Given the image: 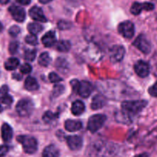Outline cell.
Instances as JSON below:
<instances>
[{
	"label": "cell",
	"instance_id": "6da1fadb",
	"mask_svg": "<svg viewBox=\"0 0 157 157\" xmlns=\"http://www.w3.org/2000/svg\"><path fill=\"white\" fill-rule=\"evenodd\" d=\"M147 105V101L144 100L127 101L121 104V110L123 114L128 117H133L140 113L143 109Z\"/></svg>",
	"mask_w": 157,
	"mask_h": 157
},
{
	"label": "cell",
	"instance_id": "7a4b0ae2",
	"mask_svg": "<svg viewBox=\"0 0 157 157\" xmlns=\"http://www.w3.org/2000/svg\"><path fill=\"white\" fill-rule=\"evenodd\" d=\"M17 141L22 145L23 150L28 154H33L38 150V142L33 136H18Z\"/></svg>",
	"mask_w": 157,
	"mask_h": 157
},
{
	"label": "cell",
	"instance_id": "3957f363",
	"mask_svg": "<svg viewBox=\"0 0 157 157\" xmlns=\"http://www.w3.org/2000/svg\"><path fill=\"white\" fill-rule=\"evenodd\" d=\"M107 117L104 114H95L90 117L87 122V129L91 133H96L105 123Z\"/></svg>",
	"mask_w": 157,
	"mask_h": 157
},
{
	"label": "cell",
	"instance_id": "277c9868",
	"mask_svg": "<svg viewBox=\"0 0 157 157\" xmlns=\"http://www.w3.org/2000/svg\"><path fill=\"white\" fill-rule=\"evenodd\" d=\"M16 111L20 117H29L34 110V104L29 99H21L16 104Z\"/></svg>",
	"mask_w": 157,
	"mask_h": 157
},
{
	"label": "cell",
	"instance_id": "5b68a950",
	"mask_svg": "<svg viewBox=\"0 0 157 157\" xmlns=\"http://www.w3.org/2000/svg\"><path fill=\"white\" fill-rule=\"evenodd\" d=\"M133 45L144 54H149L151 52V43L144 35H140L133 42Z\"/></svg>",
	"mask_w": 157,
	"mask_h": 157
},
{
	"label": "cell",
	"instance_id": "8992f818",
	"mask_svg": "<svg viewBox=\"0 0 157 157\" xmlns=\"http://www.w3.org/2000/svg\"><path fill=\"white\" fill-rule=\"evenodd\" d=\"M118 32L126 38H132L134 35V25L130 21H125L118 25Z\"/></svg>",
	"mask_w": 157,
	"mask_h": 157
},
{
	"label": "cell",
	"instance_id": "52a82bcc",
	"mask_svg": "<svg viewBox=\"0 0 157 157\" xmlns=\"http://www.w3.org/2000/svg\"><path fill=\"white\" fill-rule=\"evenodd\" d=\"M125 55V49L121 45H113L109 51V58L113 63L122 61Z\"/></svg>",
	"mask_w": 157,
	"mask_h": 157
},
{
	"label": "cell",
	"instance_id": "ba28073f",
	"mask_svg": "<svg viewBox=\"0 0 157 157\" xmlns=\"http://www.w3.org/2000/svg\"><path fill=\"white\" fill-rule=\"evenodd\" d=\"M155 6L151 2H134L130 8V12L133 15H137L142 12L143 10L151 11L154 9Z\"/></svg>",
	"mask_w": 157,
	"mask_h": 157
},
{
	"label": "cell",
	"instance_id": "9c48e42d",
	"mask_svg": "<svg viewBox=\"0 0 157 157\" xmlns=\"http://www.w3.org/2000/svg\"><path fill=\"white\" fill-rule=\"evenodd\" d=\"M93 87L90 82L87 81H81L78 84L76 92L83 98H87L92 93Z\"/></svg>",
	"mask_w": 157,
	"mask_h": 157
},
{
	"label": "cell",
	"instance_id": "30bf717a",
	"mask_svg": "<svg viewBox=\"0 0 157 157\" xmlns=\"http://www.w3.org/2000/svg\"><path fill=\"white\" fill-rule=\"evenodd\" d=\"M9 12H10L13 19L18 22H22L25 19V11L20 6H10L9 8Z\"/></svg>",
	"mask_w": 157,
	"mask_h": 157
},
{
	"label": "cell",
	"instance_id": "8fae6325",
	"mask_svg": "<svg viewBox=\"0 0 157 157\" xmlns=\"http://www.w3.org/2000/svg\"><path fill=\"white\" fill-rule=\"evenodd\" d=\"M134 70L136 75L140 78H146L150 75V66L146 61H138L134 65Z\"/></svg>",
	"mask_w": 157,
	"mask_h": 157
},
{
	"label": "cell",
	"instance_id": "7c38bea8",
	"mask_svg": "<svg viewBox=\"0 0 157 157\" xmlns=\"http://www.w3.org/2000/svg\"><path fill=\"white\" fill-rule=\"evenodd\" d=\"M29 15L32 19L35 20L36 21H40V22H46L47 18L43 12L42 9L38 6H33L32 9L29 10Z\"/></svg>",
	"mask_w": 157,
	"mask_h": 157
},
{
	"label": "cell",
	"instance_id": "4fadbf2b",
	"mask_svg": "<svg viewBox=\"0 0 157 157\" xmlns=\"http://www.w3.org/2000/svg\"><path fill=\"white\" fill-rule=\"evenodd\" d=\"M67 144L71 150H81L83 146V140L79 136H69L67 137Z\"/></svg>",
	"mask_w": 157,
	"mask_h": 157
},
{
	"label": "cell",
	"instance_id": "5bb4252c",
	"mask_svg": "<svg viewBox=\"0 0 157 157\" xmlns=\"http://www.w3.org/2000/svg\"><path fill=\"white\" fill-rule=\"evenodd\" d=\"M41 42L45 47H52L56 44V37L55 32L53 31L47 32L41 38Z\"/></svg>",
	"mask_w": 157,
	"mask_h": 157
},
{
	"label": "cell",
	"instance_id": "9a60e30c",
	"mask_svg": "<svg viewBox=\"0 0 157 157\" xmlns=\"http://www.w3.org/2000/svg\"><path fill=\"white\" fill-rule=\"evenodd\" d=\"M64 128L69 132H76L82 128V123L75 120H67L64 123Z\"/></svg>",
	"mask_w": 157,
	"mask_h": 157
},
{
	"label": "cell",
	"instance_id": "2e32d148",
	"mask_svg": "<svg viewBox=\"0 0 157 157\" xmlns=\"http://www.w3.org/2000/svg\"><path fill=\"white\" fill-rule=\"evenodd\" d=\"M2 139L6 143L10 142L13 136V131L10 126L8 124H3L1 128Z\"/></svg>",
	"mask_w": 157,
	"mask_h": 157
},
{
	"label": "cell",
	"instance_id": "e0dca14e",
	"mask_svg": "<svg viewBox=\"0 0 157 157\" xmlns=\"http://www.w3.org/2000/svg\"><path fill=\"white\" fill-rule=\"evenodd\" d=\"M106 104V99L104 96L102 95H95L94 97L93 100H92L91 105H90V107H91L93 110H99V109L102 108Z\"/></svg>",
	"mask_w": 157,
	"mask_h": 157
},
{
	"label": "cell",
	"instance_id": "ac0fdd59",
	"mask_svg": "<svg viewBox=\"0 0 157 157\" xmlns=\"http://www.w3.org/2000/svg\"><path fill=\"white\" fill-rule=\"evenodd\" d=\"M25 88L29 91H34L39 88V85L33 77L29 76L25 81Z\"/></svg>",
	"mask_w": 157,
	"mask_h": 157
},
{
	"label": "cell",
	"instance_id": "d6986e66",
	"mask_svg": "<svg viewBox=\"0 0 157 157\" xmlns=\"http://www.w3.org/2000/svg\"><path fill=\"white\" fill-rule=\"evenodd\" d=\"M85 110V106L84 103L81 101H75L71 105V112L75 116H79L82 114Z\"/></svg>",
	"mask_w": 157,
	"mask_h": 157
},
{
	"label": "cell",
	"instance_id": "ffe728a7",
	"mask_svg": "<svg viewBox=\"0 0 157 157\" xmlns=\"http://www.w3.org/2000/svg\"><path fill=\"white\" fill-rule=\"evenodd\" d=\"M42 157H59V150L55 145H49L44 148Z\"/></svg>",
	"mask_w": 157,
	"mask_h": 157
},
{
	"label": "cell",
	"instance_id": "44dd1931",
	"mask_svg": "<svg viewBox=\"0 0 157 157\" xmlns=\"http://www.w3.org/2000/svg\"><path fill=\"white\" fill-rule=\"evenodd\" d=\"M4 65L7 71H14L19 65V61L16 58H10L5 62Z\"/></svg>",
	"mask_w": 157,
	"mask_h": 157
},
{
	"label": "cell",
	"instance_id": "7402d4cb",
	"mask_svg": "<svg viewBox=\"0 0 157 157\" xmlns=\"http://www.w3.org/2000/svg\"><path fill=\"white\" fill-rule=\"evenodd\" d=\"M52 62V58L48 52H43L38 58V64L42 67H48Z\"/></svg>",
	"mask_w": 157,
	"mask_h": 157
},
{
	"label": "cell",
	"instance_id": "603a6c76",
	"mask_svg": "<svg viewBox=\"0 0 157 157\" xmlns=\"http://www.w3.org/2000/svg\"><path fill=\"white\" fill-rule=\"evenodd\" d=\"M28 31L29 32V33L32 34V35H35L40 33V32L42 31L43 27L41 25L38 24V23L36 22H32L29 23L27 26Z\"/></svg>",
	"mask_w": 157,
	"mask_h": 157
},
{
	"label": "cell",
	"instance_id": "cb8c5ba5",
	"mask_svg": "<svg viewBox=\"0 0 157 157\" xmlns=\"http://www.w3.org/2000/svg\"><path fill=\"white\" fill-rule=\"evenodd\" d=\"M56 49L58 52H67L71 49V43L68 41L62 40L56 43Z\"/></svg>",
	"mask_w": 157,
	"mask_h": 157
},
{
	"label": "cell",
	"instance_id": "d4e9b609",
	"mask_svg": "<svg viewBox=\"0 0 157 157\" xmlns=\"http://www.w3.org/2000/svg\"><path fill=\"white\" fill-rule=\"evenodd\" d=\"M64 92V87L61 84H56L54 86L53 91H52V96L54 98H58V96L62 94Z\"/></svg>",
	"mask_w": 157,
	"mask_h": 157
},
{
	"label": "cell",
	"instance_id": "484cf974",
	"mask_svg": "<svg viewBox=\"0 0 157 157\" xmlns=\"http://www.w3.org/2000/svg\"><path fill=\"white\" fill-rule=\"evenodd\" d=\"M36 57V52L35 50L29 49L25 52V59L29 61H33Z\"/></svg>",
	"mask_w": 157,
	"mask_h": 157
},
{
	"label": "cell",
	"instance_id": "4316f807",
	"mask_svg": "<svg viewBox=\"0 0 157 157\" xmlns=\"http://www.w3.org/2000/svg\"><path fill=\"white\" fill-rule=\"evenodd\" d=\"M25 41L27 44H31V45H35V44H38V38L35 35L31 34V35H27L25 37Z\"/></svg>",
	"mask_w": 157,
	"mask_h": 157
},
{
	"label": "cell",
	"instance_id": "83f0119b",
	"mask_svg": "<svg viewBox=\"0 0 157 157\" xmlns=\"http://www.w3.org/2000/svg\"><path fill=\"white\" fill-rule=\"evenodd\" d=\"M58 27L61 30H66V29H69L71 27V24L69 21H65V20H61L58 21Z\"/></svg>",
	"mask_w": 157,
	"mask_h": 157
},
{
	"label": "cell",
	"instance_id": "f1b7e54d",
	"mask_svg": "<svg viewBox=\"0 0 157 157\" xmlns=\"http://www.w3.org/2000/svg\"><path fill=\"white\" fill-rule=\"evenodd\" d=\"M55 119V113H53L51 111H47L43 116V120H44V122L46 123H49L52 122V121Z\"/></svg>",
	"mask_w": 157,
	"mask_h": 157
},
{
	"label": "cell",
	"instance_id": "f546056e",
	"mask_svg": "<svg viewBox=\"0 0 157 157\" xmlns=\"http://www.w3.org/2000/svg\"><path fill=\"white\" fill-rule=\"evenodd\" d=\"M48 78H49V81H50L52 83H58L62 81L61 77H60L59 75H57L56 73H55V72H52V73L49 74Z\"/></svg>",
	"mask_w": 157,
	"mask_h": 157
},
{
	"label": "cell",
	"instance_id": "4dcf8cb0",
	"mask_svg": "<svg viewBox=\"0 0 157 157\" xmlns=\"http://www.w3.org/2000/svg\"><path fill=\"white\" fill-rule=\"evenodd\" d=\"M21 30H20V28L17 25H13L9 29V34L12 37H16L18 34L20 33Z\"/></svg>",
	"mask_w": 157,
	"mask_h": 157
},
{
	"label": "cell",
	"instance_id": "1f68e13d",
	"mask_svg": "<svg viewBox=\"0 0 157 157\" xmlns=\"http://www.w3.org/2000/svg\"><path fill=\"white\" fill-rule=\"evenodd\" d=\"M18 48V43L17 41H12L9 44V51L12 55H15Z\"/></svg>",
	"mask_w": 157,
	"mask_h": 157
},
{
	"label": "cell",
	"instance_id": "d6a6232c",
	"mask_svg": "<svg viewBox=\"0 0 157 157\" xmlns=\"http://www.w3.org/2000/svg\"><path fill=\"white\" fill-rule=\"evenodd\" d=\"M32 70V66L30 65L29 64H23L20 67V71L21 72L22 74H29Z\"/></svg>",
	"mask_w": 157,
	"mask_h": 157
},
{
	"label": "cell",
	"instance_id": "836d02e7",
	"mask_svg": "<svg viewBox=\"0 0 157 157\" xmlns=\"http://www.w3.org/2000/svg\"><path fill=\"white\" fill-rule=\"evenodd\" d=\"M9 94V87L7 85H3L0 87V101Z\"/></svg>",
	"mask_w": 157,
	"mask_h": 157
},
{
	"label": "cell",
	"instance_id": "e575fe53",
	"mask_svg": "<svg viewBox=\"0 0 157 157\" xmlns=\"http://www.w3.org/2000/svg\"><path fill=\"white\" fill-rule=\"evenodd\" d=\"M149 94L153 98H157V81L149 88Z\"/></svg>",
	"mask_w": 157,
	"mask_h": 157
},
{
	"label": "cell",
	"instance_id": "d590c367",
	"mask_svg": "<svg viewBox=\"0 0 157 157\" xmlns=\"http://www.w3.org/2000/svg\"><path fill=\"white\" fill-rule=\"evenodd\" d=\"M9 151V147L7 146H0V157H3L6 155Z\"/></svg>",
	"mask_w": 157,
	"mask_h": 157
},
{
	"label": "cell",
	"instance_id": "8d00e7d4",
	"mask_svg": "<svg viewBox=\"0 0 157 157\" xmlns=\"http://www.w3.org/2000/svg\"><path fill=\"white\" fill-rule=\"evenodd\" d=\"M17 2H18L21 5H24V6H28L29 4H30L31 1L32 0H16Z\"/></svg>",
	"mask_w": 157,
	"mask_h": 157
},
{
	"label": "cell",
	"instance_id": "74e56055",
	"mask_svg": "<svg viewBox=\"0 0 157 157\" xmlns=\"http://www.w3.org/2000/svg\"><path fill=\"white\" fill-rule=\"evenodd\" d=\"M12 77H13L14 79L18 80V81H20V80H21V78H22V77H21V75H18V74H13V75H12Z\"/></svg>",
	"mask_w": 157,
	"mask_h": 157
},
{
	"label": "cell",
	"instance_id": "f35d334b",
	"mask_svg": "<svg viewBox=\"0 0 157 157\" xmlns=\"http://www.w3.org/2000/svg\"><path fill=\"white\" fill-rule=\"evenodd\" d=\"M134 157H149V156L147 153H141V154H139V155H136V156H135Z\"/></svg>",
	"mask_w": 157,
	"mask_h": 157
},
{
	"label": "cell",
	"instance_id": "ab89813d",
	"mask_svg": "<svg viewBox=\"0 0 157 157\" xmlns=\"http://www.w3.org/2000/svg\"><path fill=\"white\" fill-rule=\"evenodd\" d=\"M38 1H39L41 3H42V4H47V3L51 2L52 0H38Z\"/></svg>",
	"mask_w": 157,
	"mask_h": 157
},
{
	"label": "cell",
	"instance_id": "60d3db41",
	"mask_svg": "<svg viewBox=\"0 0 157 157\" xmlns=\"http://www.w3.org/2000/svg\"><path fill=\"white\" fill-rule=\"evenodd\" d=\"M9 2V0H0V4L6 5Z\"/></svg>",
	"mask_w": 157,
	"mask_h": 157
},
{
	"label": "cell",
	"instance_id": "b9f144b4",
	"mask_svg": "<svg viewBox=\"0 0 157 157\" xmlns=\"http://www.w3.org/2000/svg\"><path fill=\"white\" fill-rule=\"evenodd\" d=\"M2 111H3V107H2V105L0 104V113H2Z\"/></svg>",
	"mask_w": 157,
	"mask_h": 157
},
{
	"label": "cell",
	"instance_id": "7bdbcfd3",
	"mask_svg": "<svg viewBox=\"0 0 157 157\" xmlns=\"http://www.w3.org/2000/svg\"><path fill=\"white\" fill-rule=\"evenodd\" d=\"M2 29H3V25H2V24L0 22V32H2Z\"/></svg>",
	"mask_w": 157,
	"mask_h": 157
}]
</instances>
